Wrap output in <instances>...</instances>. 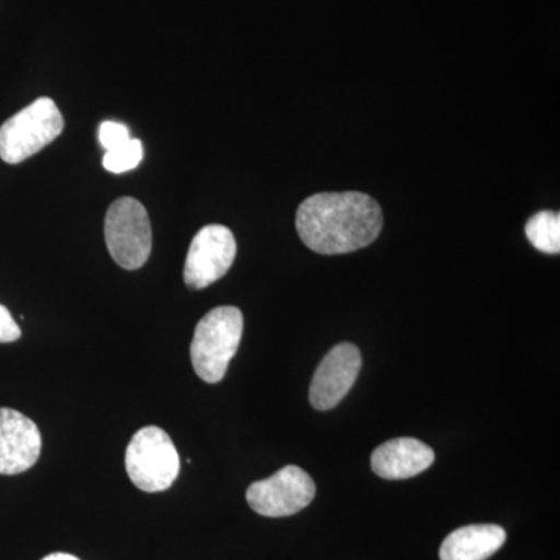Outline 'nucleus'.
Listing matches in <instances>:
<instances>
[{
  "instance_id": "f257e3e1",
  "label": "nucleus",
  "mask_w": 560,
  "mask_h": 560,
  "mask_svg": "<svg viewBox=\"0 0 560 560\" xmlns=\"http://www.w3.org/2000/svg\"><path fill=\"white\" fill-rule=\"evenodd\" d=\"M382 228L381 206L361 191L313 195L296 213L301 241L324 256L366 248L377 241Z\"/></svg>"
},
{
  "instance_id": "f03ea898",
  "label": "nucleus",
  "mask_w": 560,
  "mask_h": 560,
  "mask_svg": "<svg viewBox=\"0 0 560 560\" xmlns=\"http://www.w3.org/2000/svg\"><path fill=\"white\" fill-rule=\"evenodd\" d=\"M242 335L243 315L237 307L213 308L197 324L190 359L202 382L215 385L223 381Z\"/></svg>"
},
{
  "instance_id": "7ed1b4c3",
  "label": "nucleus",
  "mask_w": 560,
  "mask_h": 560,
  "mask_svg": "<svg viewBox=\"0 0 560 560\" xmlns=\"http://www.w3.org/2000/svg\"><path fill=\"white\" fill-rule=\"evenodd\" d=\"M65 130V119L57 103L36 98L0 127V160L21 164L54 142Z\"/></svg>"
},
{
  "instance_id": "20e7f679",
  "label": "nucleus",
  "mask_w": 560,
  "mask_h": 560,
  "mask_svg": "<svg viewBox=\"0 0 560 560\" xmlns=\"http://www.w3.org/2000/svg\"><path fill=\"white\" fill-rule=\"evenodd\" d=\"M125 467L136 488L149 493L162 492L171 489L178 478V451L160 427H143L128 444Z\"/></svg>"
},
{
  "instance_id": "39448f33",
  "label": "nucleus",
  "mask_w": 560,
  "mask_h": 560,
  "mask_svg": "<svg viewBox=\"0 0 560 560\" xmlns=\"http://www.w3.org/2000/svg\"><path fill=\"white\" fill-rule=\"evenodd\" d=\"M105 241L110 257L125 270H139L150 259L153 234L150 217L136 198H119L105 219Z\"/></svg>"
},
{
  "instance_id": "423d86ee",
  "label": "nucleus",
  "mask_w": 560,
  "mask_h": 560,
  "mask_svg": "<svg viewBox=\"0 0 560 560\" xmlns=\"http://www.w3.org/2000/svg\"><path fill=\"white\" fill-rule=\"evenodd\" d=\"M315 493V481L307 471L298 466H285L267 480L253 482L246 490V500L257 514L278 518L305 510Z\"/></svg>"
},
{
  "instance_id": "0eeeda50",
  "label": "nucleus",
  "mask_w": 560,
  "mask_h": 560,
  "mask_svg": "<svg viewBox=\"0 0 560 560\" xmlns=\"http://www.w3.org/2000/svg\"><path fill=\"white\" fill-rule=\"evenodd\" d=\"M237 243L230 228L209 224L195 235L184 265V282L191 290H202L231 270Z\"/></svg>"
},
{
  "instance_id": "6e6552de",
  "label": "nucleus",
  "mask_w": 560,
  "mask_h": 560,
  "mask_svg": "<svg viewBox=\"0 0 560 560\" xmlns=\"http://www.w3.org/2000/svg\"><path fill=\"white\" fill-rule=\"evenodd\" d=\"M361 370V353L350 342L335 346L313 375L311 404L315 410L329 411L352 389Z\"/></svg>"
},
{
  "instance_id": "1a4fd4ad",
  "label": "nucleus",
  "mask_w": 560,
  "mask_h": 560,
  "mask_svg": "<svg viewBox=\"0 0 560 560\" xmlns=\"http://www.w3.org/2000/svg\"><path fill=\"white\" fill-rule=\"evenodd\" d=\"M43 448L38 425L11 408H0V475H20L35 466Z\"/></svg>"
},
{
  "instance_id": "9d476101",
  "label": "nucleus",
  "mask_w": 560,
  "mask_h": 560,
  "mask_svg": "<svg viewBox=\"0 0 560 560\" xmlns=\"http://www.w3.org/2000/svg\"><path fill=\"white\" fill-rule=\"evenodd\" d=\"M434 463V452L415 438H396L375 448L371 467L383 480L418 477Z\"/></svg>"
},
{
  "instance_id": "9b49d317",
  "label": "nucleus",
  "mask_w": 560,
  "mask_h": 560,
  "mask_svg": "<svg viewBox=\"0 0 560 560\" xmlns=\"http://www.w3.org/2000/svg\"><path fill=\"white\" fill-rule=\"evenodd\" d=\"M506 544L499 525H469L453 530L442 541L441 560H488Z\"/></svg>"
},
{
  "instance_id": "f8f14e48",
  "label": "nucleus",
  "mask_w": 560,
  "mask_h": 560,
  "mask_svg": "<svg viewBox=\"0 0 560 560\" xmlns=\"http://www.w3.org/2000/svg\"><path fill=\"white\" fill-rule=\"evenodd\" d=\"M526 237L534 248L547 254L560 253V213L541 210L526 223Z\"/></svg>"
},
{
  "instance_id": "ddd939ff",
  "label": "nucleus",
  "mask_w": 560,
  "mask_h": 560,
  "mask_svg": "<svg viewBox=\"0 0 560 560\" xmlns=\"http://www.w3.org/2000/svg\"><path fill=\"white\" fill-rule=\"evenodd\" d=\"M143 158V147L139 139H130L117 149L108 150L103 156V167L110 173L135 171Z\"/></svg>"
},
{
  "instance_id": "4468645a",
  "label": "nucleus",
  "mask_w": 560,
  "mask_h": 560,
  "mask_svg": "<svg viewBox=\"0 0 560 560\" xmlns=\"http://www.w3.org/2000/svg\"><path fill=\"white\" fill-rule=\"evenodd\" d=\"M98 139H101L102 147L106 151L117 149V147L124 145L131 139L130 130L119 121H103L101 130H98Z\"/></svg>"
},
{
  "instance_id": "2eb2a0df",
  "label": "nucleus",
  "mask_w": 560,
  "mask_h": 560,
  "mask_svg": "<svg viewBox=\"0 0 560 560\" xmlns=\"http://www.w3.org/2000/svg\"><path fill=\"white\" fill-rule=\"evenodd\" d=\"M21 338V329L9 308L0 304V342H13Z\"/></svg>"
},
{
  "instance_id": "dca6fc26",
  "label": "nucleus",
  "mask_w": 560,
  "mask_h": 560,
  "mask_svg": "<svg viewBox=\"0 0 560 560\" xmlns=\"http://www.w3.org/2000/svg\"><path fill=\"white\" fill-rule=\"evenodd\" d=\"M43 560H80L72 555H66V552H55V555L47 556Z\"/></svg>"
}]
</instances>
